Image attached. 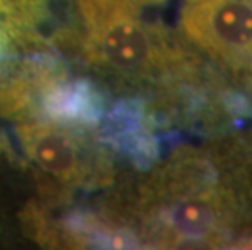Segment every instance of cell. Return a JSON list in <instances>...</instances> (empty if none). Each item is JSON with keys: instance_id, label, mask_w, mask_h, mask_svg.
Here are the masks:
<instances>
[{"instance_id": "cell-1", "label": "cell", "mask_w": 252, "mask_h": 250, "mask_svg": "<svg viewBox=\"0 0 252 250\" xmlns=\"http://www.w3.org/2000/svg\"><path fill=\"white\" fill-rule=\"evenodd\" d=\"M99 218L133 247L244 244L252 231V137L176 148Z\"/></svg>"}, {"instance_id": "cell-2", "label": "cell", "mask_w": 252, "mask_h": 250, "mask_svg": "<svg viewBox=\"0 0 252 250\" xmlns=\"http://www.w3.org/2000/svg\"><path fill=\"white\" fill-rule=\"evenodd\" d=\"M75 5L85 33L82 63L138 98L153 96L155 112L173 111L202 83L200 58L182 36L145 18L142 5L132 0H75Z\"/></svg>"}, {"instance_id": "cell-3", "label": "cell", "mask_w": 252, "mask_h": 250, "mask_svg": "<svg viewBox=\"0 0 252 250\" xmlns=\"http://www.w3.org/2000/svg\"><path fill=\"white\" fill-rule=\"evenodd\" d=\"M178 29L187 44L252 94V0H181Z\"/></svg>"}, {"instance_id": "cell-4", "label": "cell", "mask_w": 252, "mask_h": 250, "mask_svg": "<svg viewBox=\"0 0 252 250\" xmlns=\"http://www.w3.org/2000/svg\"><path fill=\"white\" fill-rule=\"evenodd\" d=\"M17 134L31 163L63 187L99 189L116 177L114 161L96 132L31 119L18 122Z\"/></svg>"}, {"instance_id": "cell-5", "label": "cell", "mask_w": 252, "mask_h": 250, "mask_svg": "<svg viewBox=\"0 0 252 250\" xmlns=\"http://www.w3.org/2000/svg\"><path fill=\"white\" fill-rule=\"evenodd\" d=\"M108 112L106 93L90 78H62L39 93L36 119L96 132Z\"/></svg>"}, {"instance_id": "cell-6", "label": "cell", "mask_w": 252, "mask_h": 250, "mask_svg": "<svg viewBox=\"0 0 252 250\" xmlns=\"http://www.w3.org/2000/svg\"><path fill=\"white\" fill-rule=\"evenodd\" d=\"M15 46L10 36L5 29L3 23L0 21V58H5V57H10V56H17L15 54Z\"/></svg>"}, {"instance_id": "cell-7", "label": "cell", "mask_w": 252, "mask_h": 250, "mask_svg": "<svg viewBox=\"0 0 252 250\" xmlns=\"http://www.w3.org/2000/svg\"><path fill=\"white\" fill-rule=\"evenodd\" d=\"M132 2L142 5V7H148V5H161L164 0H132Z\"/></svg>"}, {"instance_id": "cell-8", "label": "cell", "mask_w": 252, "mask_h": 250, "mask_svg": "<svg viewBox=\"0 0 252 250\" xmlns=\"http://www.w3.org/2000/svg\"><path fill=\"white\" fill-rule=\"evenodd\" d=\"M241 249H252V236L243 244V246H241Z\"/></svg>"}, {"instance_id": "cell-9", "label": "cell", "mask_w": 252, "mask_h": 250, "mask_svg": "<svg viewBox=\"0 0 252 250\" xmlns=\"http://www.w3.org/2000/svg\"><path fill=\"white\" fill-rule=\"evenodd\" d=\"M7 3H8V0H0V13L3 12V8L7 7Z\"/></svg>"}]
</instances>
